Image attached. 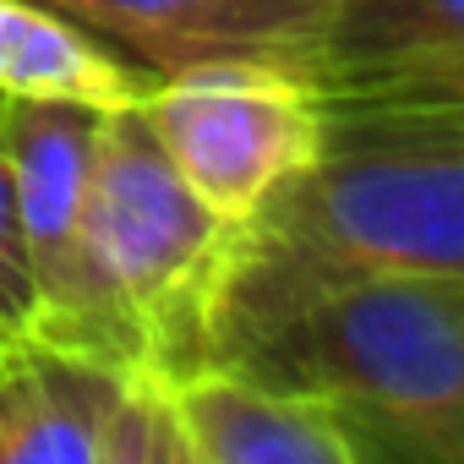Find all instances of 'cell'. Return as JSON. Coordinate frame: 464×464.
Here are the masks:
<instances>
[{"label":"cell","instance_id":"1","mask_svg":"<svg viewBox=\"0 0 464 464\" xmlns=\"http://www.w3.org/2000/svg\"><path fill=\"white\" fill-rule=\"evenodd\" d=\"M464 279V137L328 115V148L246 224L218 366L306 295L377 279Z\"/></svg>","mask_w":464,"mask_h":464},{"label":"cell","instance_id":"2","mask_svg":"<svg viewBox=\"0 0 464 464\" xmlns=\"http://www.w3.org/2000/svg\"><path fill=\"white\" fill-rule=\"evenodd\" d=\"M82 246L121 366L164 382L218 366L246 224L218 218L180 180L142 104L99 115Z\"/></svg>","mask_w":464,"mask_h":464},{"label":"cell","instance_id":"3","mask_svg":"<svg viewBox=\"0 0 464 464\" xmlns=\"http://www.w3.org/2000/svg\"><path fill=\"white\" fill-rule=\"evenodd\" d=\"M224 366L334 399L366 459L464 464V279L328 285Z\"/></svg>","mask_w":464,"mask_h":464},{"label":"cell","instance_id":"4","mask_svg":"<svg viewBox=\"0 0 464 464\" xmlns=\"http://www.w3.org/2000/svg\"><path fill=\"white\" fill-rule=\"evenodd\" d=\"M180 180L229 224L312 169L328 148V99L306 66L274 55H218L180 66L142 99Z\"/></svg>","mask_w":464,"mask_h":464},{"label":"cell","instance_id":"5","mask_svg":"<svg viewBox=\"0 0 464 464\" xmlns=\"http://www.w3.org/2000/svg\"><path fill=\"white\" fill-rule=\"evenodd\" d=\"M99 115L104 110H93V104L6 99L0 137H6V153H12L23 236H28L34 290H39V323L34 328L115 361L110 334H104V312H99V290H93V268H88V246H82Z\"/></svg>","mask_w":464,"mask_h":464},{"label":"cell","instance_id":"6","mask_svg":"<svg viewBox=\"0 0 464 464\" xmlns=\"http://www.w3.org/2000/svg\"><path fill=\"white\" fill-rule=\"evenodd\" d=\"M131 382L44 328L0 334V464H110Z\"/></svg>","mask_w":464,"mask_h":464},{"label":"cell","instance_id":"7","mask_svg":"<svg viewBox=\"0 0 464 464\" xmlns=\"http://www.w3.org/2000/svg\"><path fill=\"white\" fill-rule=\"evenodd\" d=\"M121 55L169 77L218 55H274L312 72L334 0H50Z\"/></svg>","mask_w":464,"mask_h":464},{"label":"cell","instance_id":"8","mask_svg":"<svg viewBox=\"0 0 464 464\" xmlns=\"http://www.w3.org/2000/svg\"><path fill=\"white\" fill-rule=\"evenodd\" d=\"M191 464H366L361 431L323 393L202 366L175 382Z\"/></svg>","mask_w":464,"mask_h":464},{"label":"cell","instance_id":"9","mask_svg":"<svg viewBox=\"0 0 464 464\" xmlns=\"http://www.w3.org/2000/svg\"><path fill=\"white\" fill-rule=\"evenodd\" d=\"M153 72L50 0H0V93L121 110L153 93Z\"/></svg>","mask_w":464,"mask_h":464},{"label":"cell","instance_id":"10","mask_svg":"<svg viewBox=\"0 0 464 464\" xmlns=\"http://www.w3.org/2000/svg\"><path fill=\"white\" fill-rule=\"evenodd\" d=\"M442 55H464V0H334L312 77L334 99Z\"/></svg>","mask_w":464,"mask_h":464},{"label":"cell","instance_id":"11","mask_svg":"<svg viewBox=\"0 0 464 464\" xmlns=\"http://www.w3.org/2000/svg\"><path fill=\"white\" fill-rule=\"evenodd\" d=\"M328 115L377 121V126H410V131H459L464 137V55H442V61L410 66L399 77L334 93Z\"/></svg>","mask_w":464,"mask_h":464},{"label":"cell","instance_id":"12","mask_svg":"<svg viewBox=\"0 0 464 464\" xmlns=\"http://www.w3.org/2000/svg\"><path fill=\"white\" fill-rule=\"evenodd\" d=\"M34 323H39V290H34L28 236H23L12 153H6V137H0V334H17Z\"/></svg>","mask_w":464,"mask_h":464},{"label":"cell","instance_id":"13","mask_svg":"<svg viewBox=\"0 0 464 464\" xmlns=\"http://www.w3.org/2000/svg\"><path fill=\"white\" fill-rule=\"evenodd\" d=\"M0 110H6V93H0Z\"/></svg>","mask_w":464,"mask_h":464}]
</instances>
